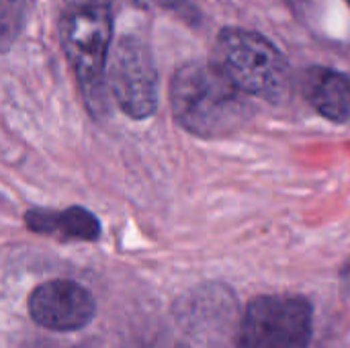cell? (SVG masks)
Listing matches in <instances>:
<instances>
[{
	"label": "cell",
	"mask_w": 350,
	"mask_h": 348,
	"mask_svg": "<svg viewBox=\"0 0 350 348\" xmlns=\"http://www.w3.org/2000/svg\"><path fill=\"white\" fill-rule=\"evenodd\" d=\"M170 107L183 129L205 139L232 135L250 117L244 92L213 62H189L174 72Z\"/></svg>",
	"instance_id": "cell-1"
},
{
	"label": "cell",
	"mask_w": 350,
	"mask_h": 348,
	"mask_svg": "<svg viewBox=\"0 0 350 348\" xmlns=\"http://www.w3.org/2000/svg\"><path fill=\"white\" fill-rule=\"evenodd\" d=\"M59 35L88 111L103 115L107 111V62L113 37L111 6H68L59 23Z\"/></svg>",
	"instance_id": "cell-2"
},
{
	"label": "cell",
	"mask_w": 350,
	"mask_h": 348,
	"mask_svg": "<svg viewBox=\"0 0 350 348\" xmlns=\"http://www.w3.org/2000/svg\"><path fill=\"white\" fill-rule=\"evenodd\" d=\"M213 64L244 94L277 103L289 92V64L260 33L236 27L219 31Z\"/></svg>",
	"instance_id": "cell-3"
},
{
	"label": "cell",
	"mask_w": 350,
	"mask_h": 348,
	"mask_svg": "<svg viewBox=\"0 0 350 348\" xmlns=\"http://www.w3.org/2000/svg\"><path fill=\"white\" fill-rule=\"evenodd\" d=\"M312 306L297 295L256 297L240 326V348H308Z\"/></svg>",
	"instance_id": "cell-4"
},
{
	"label": "cell",
	"mask_w": 350,
	"mask_h": 348,
	"mask_svg": "<svg viewBox=\"0 0 350 348\" xmlns=\"http://www.w3.org/2000/svg\"><path fill=\"white\" fill-rule=\"evenodd\" d=\"M107 84L119 109L131 119H148L158 107V72L148 43L123 35L109 62Z\"/></svg>",
	"instance_id": "cell-5"
},
{
	"label": "cell",
	"mask_w": 350,
	"mask_h": 348,
	"mask_svg": "<svg viewBox=\"0 0 350 348\" xmlns=\"http://www.w3.org/2000/svg\"><path fill=\"white\" fill-rule=\"evenodd\" d=\"M29 314L41 328L74 332L92 322L96 314V302L92 293L80 283L53 279L37 285L31 291Z\"/></svg>",
	"instance_id": "cell-6"
},
{
	"label": "cell",
	"mask_w": 350,
	"mask_h": 348,
	"mask_svg": "<svg viewBox=\"0 0 350 348\" xmlns=\"http://www.w3.org/2000/svg\"><path fill=\"white\" fill-rule=\"evenodd\" d=\"M308 103L328 121L350 123V80L330 68L314 66L301 80Z\"/></svg>",
	"instance_id": "cell-7"
},
{
	"label": "cell",
	"mask_w": 350,
	"mask_h": 348,
	"mask_svg": "<svg viewBox=\"0 0 350 348\" xmlns=\"http://www.w3.org/2000/svg\"><path fill=\"white\" fill-rule=\"evenodd\" d=\"M25 224L31 232L57 240L94 242L100 236V222L84 207H68L62 211L35 207L25 213Z\"/></svg>",
	"instance_id": "cell-8"
},
{
	"label": "cell",
	"mask_w": 350,
	"mask_h": 348,
	"mask_svg": "<svg viewBox=\"0 0 350 348\" xmlns=\"http://www.w3.org/2000/svg\"><path fill=\"white\" fill-rule=\"evenodd\" d=\"M23 0H0V53L16 41L23 27Z\"/></svg>",
	"instance_id": "cell-9"
},
{
	"label": "cell",
	"mask_w": 350,
	"mask_h": 348,
	"mask_svg": "<svg viewBox=\"0 0 350 348\" xmlns=\"http://www.w3.org/2000/svg\"><path fill=\"white\" fill-rule=\"evenodd\" d=\"M189 0H133L135 6L152 10V8H160V10H183L187 6Z\"/></svg>",
	"instance_id": "cell-10"
},
{
	"label": "cell",
	"mask_w": 350,
	"mask_h": 348,
	"mask_svg": "<svg viewBox=\"0 0 350 348\" xmlns=\"http://www.w3.org/2000/svg\"><path fill=\"white\" fill-rule=\"evenodd\" d=\"M66 6H86V4H109L111 0H64Z\"/></svg>",
	"instance_id": "cell-11"
},
{
	"label": "cell",
	"mask_w": 350,
	"mask_h": 348,
	"mask_svg": "<svg viewBox=\"0 0 350 348\" xmlns=\"http://www.w3.org/2000/svg\"><path fill=\"white\" fill-rule=\"evenodd\" d=\"M133 348H187L183 345H176V343H148V345H142V347Z\"/></svg>",
	"instance_id": "cell-12"
},
{
	"label": "cell",
	"mask_w": 350,
	"mask_h": 348,
	"mask_svg": "<svg viewBox=\"0 0 350 348\" xmlns=\"http://www.w3.org/2000/svg\"><path fill=\"white\" fill-rule=\"evenodd\" d=\"M342 285H345L347 293L350 295V260L347 263V267L342 269Z\"/></svg>",
	"instance_id": "cell-13"
},
{
	"label": "cell",
	"mask_w": 350,
	"mask_h": 348,
	"mask_svg": "<svg viewBox=\"0 0 350 348\" xmlns=\"http://www.w3.org/2000/svg\"><path fill=\"white\" fill-rule=\"evenodd\" d=\"M349 2H350V0H349Z\"/></svg>",
	"instance_id": "cell-14"
}]
</instances>
